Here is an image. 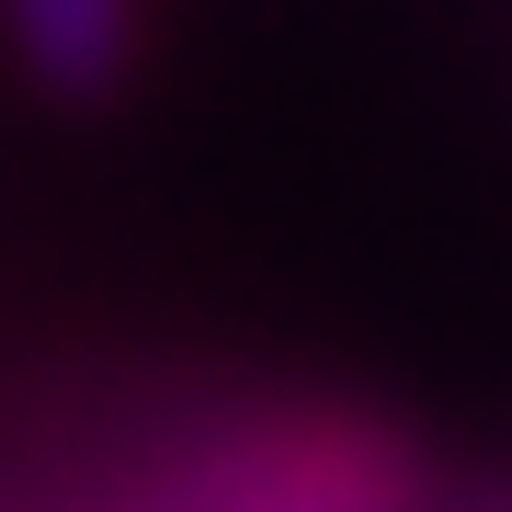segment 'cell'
Here are the masks:
<instances>
[{
    "label": "cell",
    "mask_w": 512,
    "mask_h": 512,
    "mask_svg": "<svg viewBox=\"0 0 512 512\" xmlns=\"http://www.w3.org/2000/svg\"><path fill=\"white\" fill-rule=\"evenodd\" d=\"M0 512H228V467H217V410L171 421L137 456H92L69 478H35V490H0Z\"/></svg>",
    "instance_id": "obj_1"
},
{
    "label": "cell",
    "mask_w": 512,
    "mask_h": 512,
    "mask_svg": "<svg viewBox=\"0 0 512 512\" xmlns=\"http://www.w3.org/2000/svg\"><path fill=\"white\" fill-rule=\"evenodd\" d=\"M12 35H23V57H57L69 80H92V69L126 57V23H114V12H23Z\"/></svg>",
    "instance_id": "obj_2"
}]
</instances>
